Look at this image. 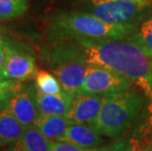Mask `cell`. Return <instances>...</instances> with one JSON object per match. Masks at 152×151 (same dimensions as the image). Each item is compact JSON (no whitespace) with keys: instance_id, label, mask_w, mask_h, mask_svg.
Masks as SVG:
<instances>
[{"instance_id":"obj_2","label":"cell","mask_w":152,"mask_h":151,"mask_svg":"<svg viewBox=\"0 0 152 151\" xmlns=\"http://www.w3.org/2000/svg\"><path fill=\"white\" fill-rule=\"evenodd\" d=\"M49 30L57 40L66 38L109 39L130 36L137 31V25H112L90 13L66 12L53 19Z\"/></svg>"},{"instance_id":"obj_16","label":"cell","mask_w":152,"mask_h":151,"mask_svg":"<svg viewBox=\"0 0 152 151\" xmlns=\"http://www.w3.org/2000/svg\"><path fill=\"white\" fill-rule=\"evenodd\" d=\"M152 58V15L141 24L137 31L128 36Z\"/></svg>"},{"instance_id":"obj_18","label":"cell","mask_w":152,"mask_h":151,"mask_svg":"<svg viewBox=\"0 0 152 151\" xmlns=\"http://www.w3.org/2000/svg\"><path fill=\"white\" fill-rule=\"evenodd\" d=\"M125 144L110 146H99L94 148H86L66 141H53L50 151H128Z\"/></svg>"},{"instance_id":"obj_14","label":"cell","mask_w":152,"mask_h":151,"mask_svg":"<svg viewBox=\"0 0 152 151\" xmlns=\"http://www.w3.org/2000/svg\"><path fill=\"white\" fill-rule=\"evenodd\" d=\"M25 126L5 108L0 109V148L7 147L21 136Z\"/></svg>"},{"instance_id":"obj_13","label":"cell","mask_w":152,"mask_h":151,"mask_svg":"<svg viewBox=\"0 0 152 151\" xmlns=\"http://www.w3.org/2000/svg\"><path fill=\"white\" fill-rule=\"evenodd\" d=\"M71 124L73 123L66 116H54L39 113L35 119L34 126L48 139L59 141Z\"/></svg>"},{"instance_id":"obj_8","label":"cell","mask_w":152,"mask_h":151,"mask_svg":"<svg viewBox=\"0 0 152 151\" xmlns=\"http://www.w3.org/2000/svg\"><path fill=\"white\" fill-rule=\"evenodd\" d=\"M35 85H25L20 82L3 107L25 127L34 125L39 114L35 101Z\"/></svg>"},{"instance_id":"obj_11","label":"cell","mask_w":152,"mask_h":151,"mask_svg":"<svg viewBox=\"0 0 152 151\" xmlns=\"http://www.w3.org/2000/svg\"><path fill=\"white\" fill-rule=\"evenodd\" d=\"M52 142L31 125L25 127L21 136L3 151H50Z\"/></svg>"},{"instance_id":"obj_6","label":"cell","mask_w":152,"mask_h":151,"mask_svg":"<svg viewBox=\"0 0 152 151\" xmlns=\"http://www.w3.org/2000/svg\"><path fill=\"white\" fill-rule=\"evenodd\" d=\"M37 72V61L33 52L24 44L11 41L1 79L24 82L34 79Z\"/></svg>"},{"instance_id":"obj_19","label":"cell","mask_w":152,"mask_h":151,"mask_svg":"<svg viewBox=\"0 0 152 151\" xmlns=\"http://www.w3.org/2000/svg\"><path fill=\"white\" fill-rule=\"evenodd\" d=\"M21 82L8 81V80L0 79V109L3 108L10 98L12 93Z\"/></svg>"},{"instance_id":"obj_3","label":"cell","mask_w":152,"mask_h":151,"mask_svg":"<svg viewBox=\"0 0 152 151\" xmlns=\"http://www.w3.org/2000/svg\"><path fill=\"white\" fill-rule=\"evenodd\" d=\"M46 57L48 65L64 91L72 96L82 91L88 63L77 40L59 39L47 51Z\"/></svg>"},{"instance_id":"obj_1","label":"cell","mask_w":152,"mask_h":151,"mask_svg":"<svg viewBox=\"0 0 152 151\" xmlns=\"http://www.w3.org/2000/svg\"><path fill=\"white\" fill-rule=\"evenodd\" d=\"M75 40L83 48L88 64L108 69L140 86L152 111V58L137 43L128 37Z\"/></svg>"},{"instance_id":"obj_12","label":"cell","mask_w":152,"mask_h":151,"mask_svg":"<svg viewBox=\"0 0 152 151\" xmlns=\"http://www.w3.org/2000/svg\"><path fill=\"white\" fill-rule=\"evenodd\" d=\"M72 98L73 96L65 91L59 94H42L35 90V101L38 111L45 115L66 116L70 110Z\"/></svg>"},{"instance_id":"obj_17","label":"cell","mask_w":152,"mask_h":151,"mask_svg":"<svg viewBox=\"0 0 152 151\" xmlns=\"http://www.w3.org/2000/svg\"><path fill=\"white\" fill-rule=\"evenodd\" d=\"M28 9V0H0V22L22 17Z\"/></svg>"},{"instance_id":"obj_20","label":"cell","mask_w":152,"mask_h":151,"mask_svg":"<svg viewBox=\"0 0 152 151\" xmlns=\"http://www.w3.org/2000/svg\"><path fill=\"white\" fill-rule=\"evenodd\" d=\"M10 44H11V41L7 37H5L4 39L0 42V79H1V74H2L3 68H4L6 58H7Z\"/></svg>"},{"instance_id":"obj_7","label":"cell","mask_w":152,"mask_h":151,"mask_svg":"<svg viewBox=\"0 0 152 151\" xmlns=\"http://www.w3.org/2000/svg\"><path fill=\"white\" fill-rule=\"evenodd\" d=\"M132 82L103 67L88 64L82 91L97 95L121 92L131 89Z\"/></svg>"},{"instance_id":"obj_22","label":"cell","mask_w":152,"mask_h":151,"mask_svg":"<svg viewBox=\"0 0 152 151\" xmlns=\"http://www.w3.org/2000/svg\"><path fill=\"white\" fill-rule=\"evenodd\" d=\"M4 38H5V37H4V36H3V35H2V36L0 37V42H1V41H2L3 39H4Z\"/></svg>"},{"instance_id":"obj_4","label":"cell","mask_w":152,"mask_h":151,"mask_svg":"<svg viewBox=\"0 0 152 151\" xmlns=\"http://www.w3.org/2000/svg\"><path fill=\"white\" fill-rule=\"evenodd\" d=\"M142 106V96L131 89L102 95L101 108L93 126L103 136L117 137L134 124Z\"/></svg>"},{"instance_id":"obj_9","label":"cell","mask_w":152,"mask_h":151,"mask_svg":"<svg viewBox=\"0 0 152 151\" xmlns=\"http://www.w3.org/2000/svg\"><path fill=\"white\" fill-rule=\"evenodd\" d=\"M102 104V95L79 92L73 96L66 117L73 124L94 125Z\"/></svg>"},{"instance_id":"obj_21","label":"cell","mask_w":152,"mask_h":151,"mask_svg":"<svg viewBox=\"0 0 152 151\" xmlns=\"http://www.w3.org/2000/svg\"><path fill=\"white\" fill-rule=\"evenodd\" d=\"M4 33V30H3V28L0 27V34H3Z\"/></svg>"},{"instance_id":"obj_15","label":"cell","mask_w":152,"mask_h":151,"mask_svg":"<svg viewBox=\"0 0 152 151\" xmlns=\"http://www.w3.org/2000/svg\"><path fill=\"white\" fill-rule=\"evenodd\" d=\"M34 80L37 90L42 94H59L64 91L57 77L48 71H38Z\"/></svg>"},{"instance_id":"obj_5","label":"cell","mask_w":152,"mask_h":151,"mask_svg":"<svg viewBox=\"0 0 152 151\" xmlns=\"http://www.w3.org/2000/svg\"><path fill=\"white\" fill-rule=\"evenodd\" d=\"M90 14L112 25L134 24L151 6L148 0H91Z\"/></svg>"},{"instance_id":"obj_10","label":"cell","mask_w":152,"mask_h":151,"mask_svg":"<svg viewBox=\"0 0 152 151\" xmlns=\"http://www.w3.org/2000/svg\"><path fill=\"white\" fill-rule=\"evenodd\" d=\"M102 136L93 125L71 124L59 141H66L86 148H94L104 143Z\"/></svg>"}]
</instances>
